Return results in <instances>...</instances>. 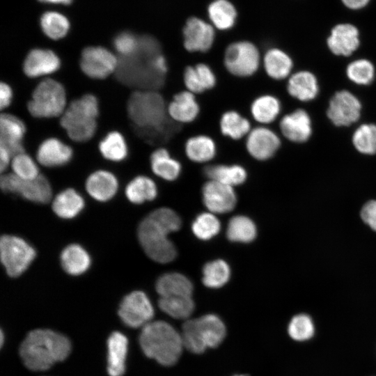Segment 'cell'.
Returning <instances> with one entry per match:
<instances>
[{
	"instance_id": "obj_1",
	"label": "cell",
	"mask_w": 376,
	"mask_h": 376,
	"mask_svg": "<svg viewBox=\"0 0 376 376\" xmlns=\"http://www.w3.org/2000/svg\"><path fill=\"white\" fill-rule=\"evenodd\" d=\"M181 227V219L168 207L157 209L146 216L138 228V238L148 256L155 262L167 263L177 255L168 235Z\"/></svg>"
},
{
	"instance_id": "obj_2",
	"label": "cell",
	"mask_w": 376,
	"mask_h": 376,
	"mask_svg": "<svg viewBox=\"0 0 376 376\" xmlns=\"http://www.w3.org/2000/svg\"><path fill=\"white\" fill-rule=\"evenodd\" d=\"M70 350L71 343L65 336L50 329H38L27 334L20 345L19 354L29 369L40 371L65 359Z\"/></svg>"
},
{
	"instance_id": "obj_3",
	"label": "cell",
	"mask_w": 376,
	"mask_h": 376,
	"mask_svg": "<svg viewBox=\"0 0 376 376\" xmlns=\"http://www.w3.org/2000/svg\"><path fill=\"white\" fill-rule=\"evenodd\" d=\"M139 343L148 357L165 366L176 363L184 347L181 334L162 320L151 321L142 327Z\"/></svg>"
},
{
	"instance_id": "obj_4",
	"label": "cell",
	"mask_w": 376,
	"mask_h": 376,
	"mask_svg": "<svg viewBox=\"0 0 376 376\" xmlns=\"http://www.w3.org/2000/svg\"><path fill=\"white\" fill-rule=\"evenodd\" d=\"M98 113L97 98L86 94L70 102L62 114L60 123L72 141H86L95 132Z\"/></svg>"
},
{
	"instance_id": "obj_5",
	"label": "cell",
	"mask_w": 376,
	"mask_h": 376,
	"mask_svg": "<svg viewBox=\"0 0 376 376\" xmlns=\"http://www.w3.org/2000/svg\"><path fill=\"white\" fill-rule=\"evenodd\" d=\"M226 329L220 318L214 314L187 320L182 327L184 347L194 354H202L207 348L219 346L226 336Z\"/></svg>"
},
{
	"instance_id": "obj_6",
	"label": "cell",
	"mask_w": 376,
	"mask_h": 376,
	"mask_svg": "<svg viewBox=\"0 0 376 376\" xmlns=\"http://www.w3.org/2000/svg\"><path fill=\"white\" fill-rule=\"evenodd\" d=\"M167 104L163 97L151 90L134 92L127 102L130 120L139 129L152 130L164 125Z\"/></svg>"
},
{
	"instance_id": "obj_7",
	"label": "cell",
	"mask_w": 376,
	"mask_h": 376,
	"mask_svg": "<svg viewBox=\"0 0 376 376\" xmlns=\"http://www.w3.org/2000/svg\"><path fill=\"white\" fill-rule=\"evenodd\" d=\"M65 104V91L61 84L46 79L36 86L27 107L33 117L53 118L63 113Z\"/></svg>"
},
{
	"instance_id": "obj_8",
	"label": "cell",
	"mask_w": 376,
	"mask_h": 376,
	"mask_svg": "<svg viewBox=\"0 0 376 376\" xmlns=\"http://www.w3.org/2000/svg\"><path fill=\"white\" fill-rule=\"evenodd\" d=\"M226 70L237 78L253 76L262 65L258 48L246 40L230 43L225 49L223 59Z\"/></svg>"
},
{
	"instance_id": "obj_9",
	"label": "cell",
	"mask_w": 376,
	"mask_h": 376,
	"mask_svg": "<svg viewBox=\"0 0 376 376\" xmlns=\"http://www.w3.org/2000/svg\"><path fill=\"white\" fill-rule=\"evenodd\" d=\"M1 260L8 276H20L34 260L36 252L22 238L5 235L0 240Z\"/></svg>"
},
{
	"instance_id": "obj_10",
	"label": "cell",
	"mask_w": 376,
	"mask_h": 376,
	"mask_svg": "<svg viewBox=\"0 0 376 376\" xmlns=\"http://www.w3.org/2000/svg\"><path fill=\"white\" fill-rule=\"evenodd\" d=\"M0 186L4 192L16 194L36 203H47L52 197L50 184L40 174L33 180H23L14 173L2 175Z\"/></svg>"
},
{
	"instance_id": "obj_11",
	"label": "cell",
	"mask_w": 376,
	"mask_h": 376,
	"mask_svg": "<svg viewBox=\"0 0 376 376\" xmlns=\"http://www.w3.org/2000/svg\"><path fill=\"white\" fill-rule=\"evenodd\" d=\"M362 105L352 93L347 90L337 91L331 97L326 115L336 127H348L357 123L361 114Z\"/></svg>"
},
{
	"instance_id": "obj_12",
	"label": "cell",
	"mask_w": 376,
	"mask_h": 376,
	"mask_svg": "<svg viewBox=\"0 0 376 376\" xmlns=\"http://www.w3.org/2000/svg\"><path fill=\"white\" fill-rule=\"evenodd\" d=\"M118 315L127 326L132 328L143 327L151 322L154 308L146 293L134 291L122 300Z\"/></svg>"
},
{
	"instance_id": "obj_13",
	"label": "cell",
	"mask_w": 376,
	"mask_h": 376,
	"mask_svg": "<svg viewBox=\"0 0 376 376\" xmlns=\"http://www.w3.org/2000/svg\"><path fill=\"white\" fill-rule=\"evenodd\" d=\"M118 60L107 49L102 47H88L81 55L80 68L88 77L102 79L118 68Z\"/></svg>"
},
{
	"instance_id": "obj_14",
	"label": "cell",
	"mask_w": 376,
	"mask_h": 376,
	"mask_svg": "<svg viewBox=\"0 0 376 376\" xmlns=\"http://www.w3.org/2000/svg\"><path fill=\"white\" fill-rule=\"evenodd\" d=\"M281 146L279 136L271 128L265 125L252 127L245 137L247 153L260 162L272 158Z\"/></svg>"
},
{
	"instance_id": "obj_15",
	"label": "cell",
	"mask_w": 376,
	"mask_h": 376,
	"mask_svg": "<svg viewBox=\"0 0 376 376\" xmlns=\"http://www.w3.org/2000/svg\"><path fill=\"white\" fill-rule=\"evenodd\" d=\"M203 202L212 213L224 214L233 210L237 203L233 187L209 180L202 187Z\"/></svg>"
},
{
	"instance_id": "obj_16",
	"label": "cell",
	"mask_w": 376,
	"mask_h": 376,
	"mask_svg": "<svg viewBox=\"0 0 376 376\" xmlns=\"http://www.w3.org/2000/svg\"><path fill=\"white\" fill-rule=\"evenodd\" d=\"M214 38L213 27L197 17L189 18L183 29V45L189 52H207L212 48Z\"/></svg>"
},
{
	"instance_id": "obj_17",
	"label": "cell",
	"mask_w": 376,
	"mask_h": 376,
	"mask_svg": "<svg viewBox=\"0 0 376 376\" xmlns=\"http://www.w3.org/2000/svg\"><path fill=\"white\" fill-rule=\"evenodd\" d=\"M279 126L281 134L292 143L306 142L313 132L311 117L302 109H297L284 115L281 118Z\"/></svg>"
},
{
	"instance_id": "obj_18",
	"label": "cell",
	"mask_w": 376,
	"mask_h": 376,
	"mask_svg": "<svg viewBox=\"0 0 376 376\" xmlns=\"http://www.w3.org/2000/svg\"><path fill=\"white\" fill-rule=\"evenodd\" d=\"M167 116L178 124H189L199 116L201 107L196 95L187 90L175 93L166 107Z\"/></svg>"
},
{
	"instance_id": "obj_19",
	"label": "cell",
	"mask_w": 376,
	"mask_h": 376,
	"mask_svg": "<svg viewBox=\"0 0 376 376\" xmlns=\"http://www.w3.org/2000/svg\"><path fill=\"white\" fill-rule=\"evenodd\" d=\"M359 31L350 24H340L335 26L327 39V44L336 56H349L360 45Z\"/></svg>"
},
{
	"instance_id": "obj_20",
	"label": "cell",
	"mask_w": 376,
	"mask_h": 376,
	"mask_svg": "<svg viewBox=\"0 0 376 376\" xmlns=\"http://www.w3.org/2000/svg\"><path fill=\"white\" fill-rule=\"evenodd\" d=\"M185 89L196 95L213 89L217 78L212 68L205 63H198L185 68L182 74Z\"/></svg>"
},
{
	"instance_id": "obj_21",
	"label": "cell",
	"mask_w": 376,
	"mask_h": 376,
	"mask_svg": "<svg viewBox=\"0 0 376 376\" xmlns=\"http://www.w3.org/2000/svg\"><path fill=\"white\" fill-rule=\"evenodd\" d=\"M60 65L59 58L52 50L33 49L24 61L23 70L27 77L36 78L56 72Z\"/></svg>"
},
{
	"instance_id": "obj_22",
	"label": "cell",
	"mask_w": 376,
	"mask_h": 376,
	"mask_svg": "<svg viewBox=\"0 0 376 376\" xmlns=\"http://www.w3.org/2000/svg\"><path fill=\"white\" fill-rule=\"evenodd\" d=\"M26 132L24 123L8 113L0 116V146L13 156L23 152L22 139Z\"/></svg>"
},
{
	"instance_id": "obj_23",
	"label": "cell",
	"mask_w": 376,
	"mask_h": 376,
	"mask_svg": "<svg viewBox=\"0 0 376 376\" xmlns=\"http://www.w3.org/2000/svg\"><path fill=\"white\" fill-rule=\"evenodd\" d=\"M286 90L289 95L299 101L313 100L319 93L318 79L310 71H297L288 77Z\"/></svg>"
},
{
	"instance_id": "obj_24",
	"label": "cell",
	"mask_w": 376,
	"mask_h": 376,
	"mask_svg": "<svg viewBox=\"0 0 376 376\" xmlns=\"http://www.w3.org/2000/svg\"><path fill=\"white\" fill-rule=\"evenodd\" d=\"M71 148L56 138H49L39 146L36 158L38 162L47 167L61 166L72 158Z\"/></svg>"
},
{
	"instance_id": "obj_25",
	"label": "cell",
	"mask_w": 376,
	"mask_h": 376,
	"mask_svg": "<svg viewBox=\"0 0 376 376\" xmlns=\"http://www.w3.org/2000/svg\"><path fill=\"white\" fill-rule=\"evenodd\" d=\"M184 152L191 162L205 164L211 162L217 154V146L212 137L199 134L189 137L184 145Z\"/></svg>"
},
{
	"instance_id": "obj_26",
	"label": "cell",
	"mask_w": 376,
	"mask_h": 376,
	"mask_svg": "<svg viewBox=\"0 0 376 376\" xmlns=\"http://www.w3.org/2000/svg\"><path fill=\"white\" fill-rule=\"evenodd\" d=\"M293 65L290 55L276 47L267 49L262 58V65L265 74L275 81H281L289 77Z\"/></svg>"
},
{
	"instance_id": "obj_27",
	"label": "cell",
	"mask_w": 376,
	"mask_h": 376,
	"mask_svg": "<svg viewBox=\"0 0 376 376\" xmlns=\"http://www.w3.org/2000/svg\"><path fill=\"white\" fill-rule=\"evenodd\" d=\"M249 110L253 120L259 125L267 126L277 119L281 104L279 98L272 94H261L252 100Z\"/></svg>"
},
{
	"instance_id": "obj_28",
	"label": "cell",
	"mask_w": 376,
	"mask_h": 376,
	"mask_svg": "<svg viewBox=\"0 0 376 376\" xmlns=\"http://www.w3.org/2000/svg\"><path fill=\"white\" fill-rule=\"evenodd\" d=\"M86 189L95 200L107 201L116 193L118 181L111 173L99 170L88 176L86 182Z\"/></svg>"
},
{
	"instance_id": "obj_29",
	"label": "cell",
	"mask_w": 376,
	"mask_h": 376,
	"mask_svg": "<svg viewBox=\"0 0 376 376\" xmlns=\"http://www.w3.org/2000/svg\"><path fill=\"white\" fill-rule=\"evenodd\" d=\"M150 167L152 172L158 177L166 181H173L180 175L182 165L165 148L155 149L150 157Z\"/></svg>"
},
{
	"instance_id": "obj_30",
	"label": "cell",
	"mask_w": 376,
	"mask_h": 376,
	"mask_svg": "<svg viewBox=\"0 0 376 376\" xmlns=\"http://www.w3.org/2000/svg\"><path fill=\"white\" fill-rule=\"evenodd\" d=\"M127 339L118 331L113 332L108 338V367L110 376H122L125 370Z\"/></svg>"
},
{
	"instance_id": "obj_31",
	"label": "cell",
	"mask_w": 376,
	"mask_h": 376,
	"mask_svg": "<svg viewBox=\"0 0 376 376\" xmlns=\"http://www.w3.org/2000/svg\"><path fill=\"white\" fill-rule=\"evenodd\" d=\"M219 127L224 136L233 141L245 138L252 129L250 120L234 109L222 113L219 121Z\"/></svg>"
},
{
	"instance_id": "obj_32",
	"label": "cell",
	"mask_w": 376,
	"mask_h": 376,
	"mask_svg": "<svg viewBox=\"0 0 376 376\" xmlns=\"http://www.w3.org/2000/svg\"><path fill=\"white\" fill-rule=\"evenodd\" d=\"M205 175L211 180L234 187L243 184L247 178L246 170L237 164H217L206 166Z\"/></svg>"
},
{
	"instance_id": "obj_33",
	"label": "cell",
	"mask_w": 376,
	"mask_h": 376,
	"mask_svg": "<svg viewBox=\"0 0 376 376\" xmlns=\"http://www.w3.org/2000/svg\"><path fill=\"white\" fill-rule=\"evenodd\" d=\"M193 290L191 281L178 272L166 273L156 282V290L160 297L191 296Z\"/></svg>"
},
{
	"instance_id": "obj_34",
	"label": "cell",
	"mask_w": 376,
	"mask_h": 376,
	"mask_svg": "<svg viewBox=\"0 0 376 376\" xmlns=\"http://www.w3.org/2000/svg\"><path fill=\"white\" fill-rule=\"evenodd\" d=\"M61 262L63 269L68 274L77 276L88 270L91 265V258L82 246L72 244L63 250Z\"/></svg>"
},
{
	"instance_id": "obj_35",
	"label": "cell",
	"mask_w": 376,
	"mask_h": 376,
	"mask_svg": "<svg viewBox=\"0 0 376 376\" xmlns=\"http://www.w3.org/2000/svg\"><path fill=\"white\" fill-rule=\"evenodd\" d=\"M84 207L82 196L73 189L61 191L52 203L55 214L63 219H72L78 215Z\"/></svg>"
},
{
	"instance_id": "obj_36",
	"label": "cell",
	"mask_w": 376,
	"mask_h": 376,
	"mask_svg": "<svg viewBox=\"0 0 376 376\" xmlns=\"http://www.w3.org/2000/svg\"><path fill=\"white\" fill-rule=\"evenodd\" d=\"M125 194L130 202L141 204L155 199L157 195V188L150 178L138 175L128 183Z\"/></svg>"
},
{
	"instance_id": "obj_37",
	"label": "cell",
	"mask_w": 376,
	"mask_h": 376,
	"mask_svg": "<svg viewBox=\"0 0 376 376\" xmlns=\"http://www.w3.org/2000/svg\"><path fill=\"white\" fill-rule=\"evenodd\" d=\"M256 235L255 223L246 216H235L228 224L226 236L232 242L249 243L256 238Z\"/></svg>"
},
{
	"instance_id": "obj_38",
	"label": "cell",
	"mask_w": 376,
	"mask_h": 376,
	"mask_svg": "<svg viewBox=\"0 0 376 376\" xmlns=\"http://www.w3.org/2000/svg\"><path fill=\"white\" fill-rule=\"evenodd\" d=\"M158 305L171 318L180 320L188 318L195 308L191 296L160 297Z\"/></svg>"
},
{
	"instance_id": "obj_39",
	"label": "cell",
	"mask_w": 376,
	"mask_h": 376,
	"mask_svg": "<svg viewBox=\"0 0 376 376\" xmlns=\"http://www.w3.org/2000/svg\"><path fill=\"white\" fill-rule=\"evenodd\" d=\"M209 17L214 26L222 31L231 29L235 22L237 13L227 0H215L208 7Z\"/></svg>"
},
{
	"instance_id": "obj_40",
	"label": "cell",
	"mask_w": 376,
	"mask_h": 376,
	"mask_svg": "<svg viewBox=\"0 0 376 376\" xmlns=\"http://www.w3.org/2000/svg\"><path fill=\"white\" fill-rule=\"evenodd\" d=\"M230 276L228 264L221 259L206 263L203 269V283L210 288H219L224 285Z\"/></svg>"
},
{
	"instance_id": "obj_41",
	"label": "cell",
	"mask_w": 376,
	"mask_h": 376,
	"mask_svg": "<svg viewBox=\"0 0 376 376\" xmlns=\"http://www.w3.org/2000/svg\"><path fill=\"white\" fill-rule=\"evenodd\" d=\"M99 149L107 159L119 162L127 155V146L123 135L116 131L111 132L100 142Z\"/></svg>"
},
{
	"instance_id": "obj_42",
	"label": "cell",
	"mask_w": 376,
	"mask_h": 376,
	"mask_svg": "<svg viewBox=\"0 0 376 376\" xmlns=\"http://www.w3.org/2000/svg\"><path fill=\"white\" fill-rule=\"evenodd\" d=\"M352 143L359 153L366 155L376 154V124L359 125L352 134Z\"/></svg>"
},
{
	"instance_id": "obj_43",
	"label": "cell",
	"mask_w": 376,
	"mask_h": 376,
	"mask_svg": "<svg viewBox=\"0 0 376 376\" xmlns=\"http://www.w3.org/2000/svg\"><path fill=\"white\" fill-rule=\"evenodd\" d=\"M43 33L52 40H58L68 33L70 22L68 18L59 13L48 11L42 14L40 20Z\"/></svg>"
},
{
	"instance_id": "obj_44",
	"label": "cell",
	"mask_w": 376,
	"mask_h": 376,
	"mask_svg": "<svg viewBox=\"0 0 376 376\" xmlns=\"http://www.w3.org/2000/svg\"><path fill=\"white\" fill-rule=\"evenodd\" d=\"M346 75L350 81L355 84L368 86L375 79V69L371 61L366 58H360L347 65Z\"/></svg>"
},
{
	"instance_id": "obj_45",
	"label": "cell",
	"mask_w": 376,
	"mask_h": 376,
	"mask_svg": "<svg viewBox=\"0 0 376 376\" xmlns=\"http://www.w3.org/2000/svg\"><path fill=\"white\" fill-rule=\"evenodd\" d=\"M220 229V221L212 212L198 214L191 224L193 233L201 240L212 239L219 233Z\"/></svg>"
},
{
	"instance_id": "obj_46",
	"label": "cell",
	"mask_w": 376,
	"mask_h": 376,
	"mask_svg": "<svg viewBox=\"0 0 376 376\" xmlns=\"http://www.w3.org/2000/svg\"><path fill=\"white\" fill-rule=\"evenodd\" d=\"M288 331L289 336L295 340L304 341L313 336L314 325L308 315L299 314L290 320Z\"/></svg>"
},
{
	"instance_id": "obj_47",
	"label": "cell",
	"mask_w": 376,
	"mask_h": 376,
	"mask_svg": "<svg viewBox=\"0 0 376 376\" xmlns=\"http://www.w3.org/2000/svg\"><path fill=\"white\" fill-rule=\"evenodd\" d=\"M11 166L14 174L23 180H33L40 175L36 164L24 152L13 157Z\"/></svg>"
},
{
	"instance_id": "obj_48",
	"label": "cell",
	"mask_w": 376,
	"mask_h": 376,
	"mask_svg": "<svg viewBox=\"0 0 376 376\" xmlns=\"http://www.w3.org/2000/svg\"><path fill=\"white\" fill-rule=\"evenodd\" d=\"M140 38L136 37L130 32L118 34L113 40V45L122 57H127L134 54L139 49Z\"/></svg>"
},
{
	"instance_id": "obj_49",
	"label": "cell",
	"mask_w": 376,
	"mask_h": 376,
	"mask_svg": "<svg viewBox=\"0 0 376 376\" xmlns=\"http://www.w3.org/2000/svg\"><path fill=\"white\" fill-rule=\"evenodd\" d=\"M361 217L366 224L376 230V201H370L364 205Z\"/></svg>"
},
{
	"instance_id": "obj_50",
	"label": "cell",
	"mask_w": 376,
	"mask_h": 376,
	"mask_svg": "<svg viewBox=\"0 0 376 376\" xmlns=\"http://www.w3.org/2000/svg\"><path fill=\"white\" fill-rule=\"evenodd\" d=\"M13 92L8 84L1 82L0 84V108L3 109L8 107L11 102Z\"/></svg>"
},
{
	"instance_id": "obj_51",
	"label": "cell",
	"mask_w": 376,
	"mask_h": 376,
	"mask_svg": "<svg viewBox=\"0 0 376 376\" xmlns=\"http://www.w3.org/2000/svg\"><path fill=\"white\" fill-rule=\"evenodd\" d=\"M11 155L4 148L0 146V170L1 172L5 171L10 163Z\"/></svg>"
},
{
	"instance_id": "obj_52",
	"label": "cell",
	"mask_w": 376,
	"mask_h": 376,
	"mask_svg": "<svg viewBox=\"0 0 376 376\" xmlns=\"http://www.w3.org/2000/svg\"><path fill=\"white\" fill-rule=\"evenodd\" d=\"M370 0H342L345 6L350 9H360L366 6Z\"/></svg>"
},
{
	"instance_id": "obj_53",
	"label": "cell",
	"mask_w": 376,
	"mask_h": 376,
	"mask_svg": "<svg viewBox=\"0 0 376 376\" xmlns=\"http://www.w3.org/2000/svg\"><path fill=\"white\" fill-rule=\"evenodd\" d=\"M41 2L44 3H60V4H65L68 5L71 3L72 0H38Z\"/></svg>"
},
{
	"instance_id": "obj_54",
	"label": "cell",
	"mask_w": 376,
	"mask_h": 376,
	"mask_svg": "<svg viewBox=\"0 0 376 376\" xmlns=\"http://www.w3.org/2000/svg\"><path fill=\"white\" fill-rule=\"evenodd\" d=\"M3 332L2 331H1V345H3Z\"/></svg>"
}]
</instances>
